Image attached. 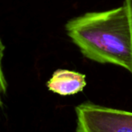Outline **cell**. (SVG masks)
Masks as SVG:
<instances>
[{"label": "cell", "instance_id": "cell-1", "mask_svg": "<svg viewBox=\"0 0 132 132\" xmlns=\"http://www.w3.org/2000/svg\"><path fill=\"white\" fill-rule=\"evenodd\" d=\"M65 28L84 57L132 72L131 31L124 5L105 11L85 13L68 21Z\"/></svg>", "mask_w": 132, "mask_h": 132}, {"label": "cell", "instance_id": "cell-2", "mask_svg": "<svg viewBox=\"0 0 132 132\" xmlns=\"http://www.w3.org/2000/svg\"><path fill=\"white\" fill-rule=\"evenodd\" d=\"M77 132H132V111L91 102L75 108Z\"/></svg>", "mask_w": 132, "mask_h": 132}, {"label": "cell", "instance_id": "cell-3", "mask_svg": "<svg viewBox=\"0 0 132 132\" xmlns=\"http://www.w3.org/2000/svg\"><path fill=\"white\" fill-rule=\"evenodd\" d=\"M47 88L61 96L74 95L83 92L86 86L85 74L69 69H57L46 84Z\"/></svg>", "mask_w": 132, "mask_h": 132}, {"label": "cell", "instance_id": "cell-4", "mask_svg": "<svg viewBox=\"0 0 132 132\" xmlns=\"http://www.w3.org/2000/svg\"><path fill=\"white\" fill-rule=\"evenodd\" d=\"M4 53H5V45L2 42L1 39H0V107H3V96L5 95L7 90V82L5 79V74L3 71V68H2V59L4 57Z\"/></svg>", "mask_w": 132, "mask_h": 132}, {"label": "cell", "instance_id": "cell-5", "mask_svg": "<svg viewBox=\"0 0 132 132\" xmlns=\"http://www.w3.org/2000/svg\"><path fill=\"white\" fill-rule=\"evenodd\" d=\"M123 5L126 6L129 14V25H130V31H131V47H132V0H124ZM132 75V72H131Z\"/></svg>", "mask_w": 132, "mask_h": 132}]
</instances>
